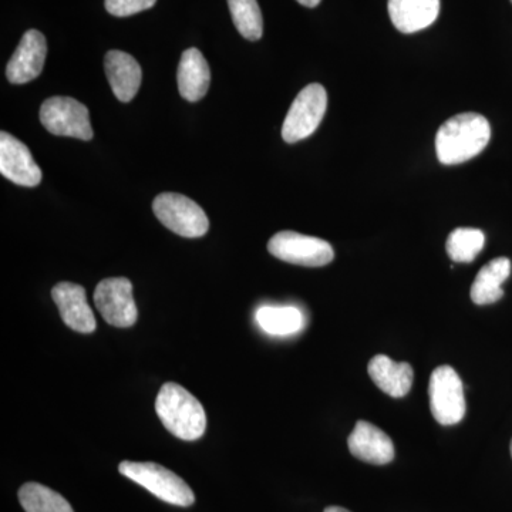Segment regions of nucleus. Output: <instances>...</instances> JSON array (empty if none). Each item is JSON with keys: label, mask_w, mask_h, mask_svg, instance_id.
Segmentation results:
<instances>
[{"label": "nucleus", "mask_w": 512, "mask_h": 512, "mask_svg": "<svg viewBox=\"0 0 512 512\" xmlns=\"http://www.w3.org/2000/svg\"><path fill=\"white\" fill-rule=\"evenodd\" d=\"M490 138V123L484 116L478 113L457 114L437 131V157L444 165L466 163L483 153Z\"/></svg>", "instance_id": "obj_1"}, {"label": "nucleus", "mask_w": 512, "mask_h": 512, "mask_svg": "<svg viewBox=\"0 0 512 512\" xmlns=\"http://www.w3.org/2000/svg\"><path fill=\"white\" fill-rule=\"evenodd\" d=\"M158 417L165 429L184 441L204 436L207 416L200 400L177 383H165L156 400Z\"/></svg>", "instance_id": "obj_2"}, {"label": "nucleus", "mask_w": 512, "mask_h": 512, "mask_svg": "<svg viewBox=\"0 0 512 512\" xmlns=\"http://www.w3.org/2000/svg\"><path fill=\"white\" fill-rule=\"evenodd\" d=\"M119 471L128 480L146 488L165 503L178 505V507H190L194 504L195 495L192 493L190 485L160 464L123 461L119 466Z\"/></svg>", "instance_id": "obj_3"}, {"label": "nucleus", "mask_w": 512, "mask_h": 512, "mask_svg": "<svg viewBox=\"0 0 512 512\" xmlns=\"http://www.w3.org/2000/svg\"><path fill=\"white\" fill-rule=\"evenodd\" d=\"M153 211L165 228L184 238L204 237L210 228L207 214L200 205L177 192L158 195Z\"/></svg>", "instance_id": "obj_4"}, {"label": "nucleus", "mask_w": 512, "mask_h": 512, "mask_svg": "<svg viewBox=\"0 0 512 512\" xmlns=\"http://www.w3.org/2000/svg\"><path fill=\"white\" fill-rule=\"evenodd\" d=\"M328 109V93L318 83L309 84L296 96L286 114L282 137L286 143L295 144L312 136Z\"/></svg>", "instance_id": "obj_5"}, {"label": "nucleus", "mask_w": 512, "mask_h": 512, "mask_svg": "<svg viewBox=\"0 0 512 512\" xmlns=\"http://www.w3.org/2000/svg\"><path fill=\"white\" fill-rule=\"evenodd\" d=\"M430 409L441 426H454L466 416V397L460 376L451 366H440L431 373Z\"/></svg>", "instance_id": "obj_6"}, {"label": "nucleus", "mask_w": 512, "mask_h": 512, "mask_svg": "<svg viewBox=\"0 0 512 512\" xmlns=\"http://www.w3.org/2000/svg\"><path fill=\"white\" fill-rule=\"evenodd\" d=\"M40 121L49 133L89 141L93 138L89 109L72 97H50L40 107Z\"/></svg>", "instance_id": "obj_7"}, {"label": "nucleus", "mask_w": 512, "mask_h": 512, "mask_svg": "<svg viewBox=\"0 0 512 512\" xmlns=\"http://www.w3.org/2000/svg\"><path fill=\"white\" fill-rule=\"evenodd\" d=\"M268 251L288 264L318 268L335 258L332 245L325 239L309 237L293 231H282L269 239Z\"/></svg>", "instance_id": "obj_8"}, {"label": "nucleus", "mask_w": 512, "mask_h": 512, "mask_svg": "<svg viewBox=\"0 0 512 512\" xmlns=\"http://www.w3.org/2000/svg\"><path fill=\"white\" fill-rule=\"evenodd\" d=\"M97 311L111 326L126 329L137 322L138 311L133 298V284L127 278L101 281L94 291Z\"/></svg>", "instance_id": "obj_9"}, {"label": "nucleus", "mask_w": 512, "mask_h": 512, "mask_svg": "<svg viewBox=\"0 0 512 512\" xmlns=\"http://www.w3.org/2000/svg\"><path fill=\"white\" fill-rule=\"evenodd\" d=\"M0 173L22 187H36L42 181V170L29 148L6 131L0 133Z\"/></svg>", "instance_id": "obj_10"}, {"label": "nucleus", "mask_w": 512, "mask_h": 512, "mask_svg": "<svg viewBox=\"0 0 512 512\" xmlns=\"http://www.w3.org/2000/svg\"><path fill=\"white\" fill-rule=\"evenodd\" d=\"M46 55V37L39 30H28L6 66V77L9 82L25 84L35 80L42 73Z\"/></svg>", "instance_id": "obj_11"}, {"label": "nucleus", "mask_w": 512, "mask_h": 512, "mask_svg": "<svg viewBox=\"0 0 512 512\" xmlns=\"http://www.w3.org/2000/svg\"><path fill=\"white\" fill-rule=\"evenodd\" d=\"M348 447L357 460L375 466L392 463L396 454L392 439L379 427L365 420L357 421L355 429L350 433Z\"/></svg>", "instance_id": "obj_12"}, {"label": "nucleus", "mask_w": 512, "mask_h": 512, "mask_svg": "<svg viewBox=\"0 0 512 512\" xmlns=\"http://www.w3.org/2000/svg\"><path fill=\"white\" fill-rule=\"evenodd\" d=\"M52 298L59 309L63 322L79 333H93L97 328L96 318L83 286L72 282H60L52 291Z\"/></svg>", "instance_id": "obj_13"}, {"label": "nucleus", "mask_w": 512, "mask_h": 512, "mask_svg": "<svg viewBox=\"0 0 512 512\" xmlns=\"http://www.w3.org/2000/svg\"><path fill=\"white\" fill-rule=\"evenodd\" d=\"M441 0H389L387 9L394 28L412 35L429 28L440 15Z\"/></svg>", "instance_id": "obj_14"}, {"label": "nucleus", "mask_w": 512, "mask_h": 512, "mask_svg": "<svg viewBox=\"0 0 512 512\" xmlns=\"http://www.w3.org/2000/svg\"><path fill=\"white\" fill-rule=\"evenodd\" d=\"M104 69L117 99L128 103L136 97L143 80V72L133 56L120 50H110L104 57Z\"/></svg>", "instance_id": "obj_15"}, {"label": "nucleus", "mask_w": 512, "mask_h": 512, "mask_svg": "<svg viewBox=\"0 0 512 512\" xmlns=\"http://www.w3.org/2000/svg\"><path fill=\"white\" fill-rule=\"evenodd\" d=\"M181 97L191 103L200 101L207 94L211 83V70L200 50L191 47L181 56L177 73Z\"/></svg>", "instance_id": "obj_16"}, {"label": "nucleus", "mask_w": 512, "mask_h": 512, "mask_svg": "<svg viewBox=\"0 0 512 512\" xmlns=\"http://www.w3.org/2000/svg\"><path fill=\"white\" fill-rule=\"evenodd\" d=\"M367 370L376 386L394 399L406 396L412 389L414 372L409 363H397L389 356L377 355L370 360Z\"/></svg>", "instance_id": "obj_17"}, {"label": "nucleus", "mask_w": 512, "mask_h": 512, "mask_svg": "<svg viewBox=\"0 0 512 512\" xmlns=\"http://www.w3.org/2000/svg\"><path fill=\"white\" fill-rule=\"evenodd\" d=\"M511 261L497 258L481 268L471 286V301L476 305H491L504 296L503 284L510 278Z\"/></svg>", "instance_id": "obj_18"}, {"label": "nucleus", "mask_w": 512, "mask_h": 512, "mask_svg": "<svg viewBox=\"0 0 512 512\" xmlns=\"http://www.w3.org/2000/svg\"><path fill=\"white\" fill-rule=\"evenodd\" d=\"M259 328L272 336H291L305 328L301 309L291 305H264L255 313Z\"/></svg>", "instance_id": "obj_19"}, {"label": "nucleus", "mask_w": 512, "mask_h": 512, "mask_svg": "<svg viewBox=\"0 0 512 512\" xmlns=\"http://www.w3.org/2000/svg\"><path fill=\"white\" fill-rule=\"evenodd\" d=\"M19 500L26 512H74L63 495L39 483L23 485Z\"/></svg>", "instance_id": "obj_20"}, {"label": "nucleus", "mask_w": 512, "mask_h": 512, "mask_svg": "<svg viewBox=\"0 0 512 512\" xmlns=\"http://www.w3.org/2000/svg\"><path fill=\"white\" fill-rule=\"evenodd\" d=\"M235 28L245 39L256 42L264 33V19L256 0H228Z\"/></svg>", "instance_id": "obj_21"}, {"label": "nucleus", "mask_w": 512, "mask_h": 512, "mask_svg": "<svg viewBox=\"0 0 512 512\" xmlns=\"http://www.w3.org/2000/svg\"><path fill=\"white\" fill-rule=\"evenodd\" d=\"M485 235L476 228H457L448 235L447 254L454 262H473L483 251Z\"/></svg>", "instance_id": "obj_22"}, {"label": "nucleus", "mask_w": 512, "mask_h": 512, "mask_svg": "<svg viewBox=\"0 0 512 512\" xmlns=\"http://www.w3.org/2000/svg\"><path fill=\"white\" fill-rule=\"evenodd\" d=\"M156 2L157 0H106L104 5L110 15L127 18V16L153 8Z\"/></svg>", "instance_id": "obj_23"}, {"label": "nucleus", "mask_w": 512, "mask_h": 512, "mask_svg": "<svg viewBox=\"0 0 512 512\" xmlns=\"http://www.w3.org/2000/svg\"><path fill=\"white\" fill-rule=\"evenodd\" d=\"M296 2L301 3L306 8H316L322 0H296Z\"/></svg>", "instance_id": "obj_24"}, {"label": "nucleus", "mask_w": 512, "mask_h": 512, "mask_svg": "<svg viewBox=\"0 0 512 512\" xmlns=\"http://www.w3.org/2000/svg\"><path fill=\"white\" fill-rule=\"evenodd\" d=\"M323 512H350V511L345 510V508H342V507H328Z\"/></svg>", "instance_id": "obj_25"}, {"label": "nucleus", "mask_w": 512, "mask_h": 512, "mask_svg": "<svg viewBox=\"0 0 512 512\" xmlns=\"http://www.w3.org/2000/svg\"><path fill=\"white\" fill-rule=\"evenodd\" d=\"M511 456H512V440H511Z\"/></svg>", "instance_id": "obj_26"}, {"label": "nucleus", "mask_w": 512, "mask_h": 512, "mask_svg": "<svg viewBox=\"0 0 512 512\" xmlns=\"http://www.w3.org/2000/svg\"><path fill=\"white\" fill-rule=\"evenodd\" d=\"M511 2H512V0H511Z\"/></svg>", "instance_id": "obj_27"}]
</instances>
